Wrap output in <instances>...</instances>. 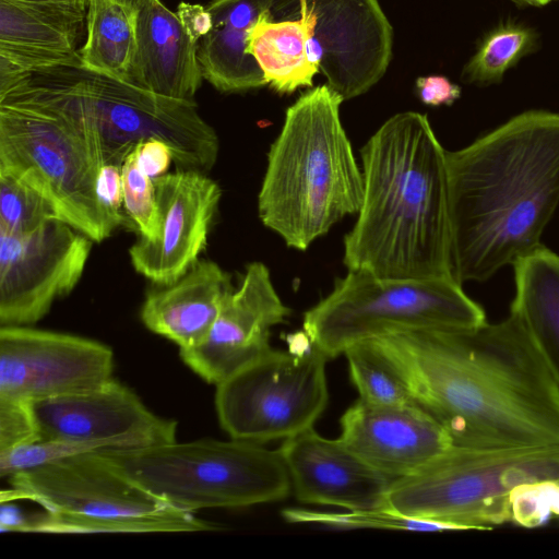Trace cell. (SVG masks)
I'll use <instances>...</instances> for the list:
<instances>
[{"label": "cell", "instance_id": "6da1fadb", "mask_svg": "<svg viewBox=\"0 0 559 559\" xmlns=\"http://www.w3.org/2000/svg\"><path fill=\"white\" fill-rule=\"evenodd\" d=\"M456 445L559 447V374L515 312L472 329L365 341Z\"/></svg>", "mask_w": 559, "mask_h": 559}, {"label": "cell", "instance_id": "7a4b0ae2", "mask_svg": "<svg viewBox=\"0 0 559 559\" xmlns=\"http://www.w3.org/2000/svg\"><path fill=\"white\" fill-rule=\"evenodd\" d=\"M452 275L485 282L543 243L559 205V112H521L447 151Z\"/></svg>", "mask_w": 559, "mask_h": 559}, {"label": "cell", "instance_id": "3957f363", "mask_svg": "<svg viewBox=\"0 0 559 559\" xmlns=\"http://www.w3.org/2000/svg\"><path fill=\"white\" fill-rule=\"evenodd\" d=\"M360 152L364 198L344 238L348 271L386 280L453 277L447 151L427 115L390 117Z\"/></svg>", "mask_w": 559, "mask_h": 559}, {"label": "cell", "instance_id": "277c9868", "mask_svg": "<svg viewBox=\"0 0 559 559\" xmlns=\"http://www.w3.org/2000/svg\"><path fill=\"white\" fill-rule=\"evenodd\" d=\"M343 100L328 84L310 87L287 108L267 153L259 217L297 250L361 207L364 176L341 122Z\"/></svg>", "mask_w": 559, "mask_h": 559}, {"label": "cell", "instance_id": "5b68a950", "mask_svg": "<svg viewBox=\"0 0 559 559\" xmlns=\"http://www.w3.org/2000/svg\"><path fill=\"white\" fill-rule=\"evenodd\" d=\"M76 79H35L40 95L83 140L96 165L121 166L148 139L167 143L188 169L210 170L219 142L197 103L167 97L109 76L83 71Z\"/></svg>", "mask_w": 559, "mask_h": 559}, {"label": "cell", "instance_id": "8992f818", "mask_svg": "<svg viewBox=\"0 0 559 559\" xmlns=\"http://www.w3.org/2000/svg\"><path fill=\"white\" fill-rule=\"evenodd\" d=\"M1 501L31 500L24 533H183L219 526L151 493L100 451L83 452L11 475Z\"/></svg>", "mask_w": 559, "mask_h": 559}, {"label": "cell", "instance_id": "52a82bcc", "mask_svg": "<svg viewBox=\"0 0 559 559\" xmlns=\"http://www.w3.org/2000/svg\"><path fill=\"white\" fill-rule=\"evenodd\" d=\"M121 473L173 506L245 508L276 502L292 493L280 450L230 438L99 450Z\"/></svg>", "mask_w": 559, "mask_h": 559}, {"label": "cell", "instance_id": "ba28073f", "mask_svg": "<svg viewBox=\"0 0 559 559\" xmlns=\"http://www.w3.org/2000/svg\"><path fill=\"white\" fill-rule=\"evenodd\" d=\"M98 169L31 78L0 96V173L38 191L63 222L96 242L119 226L98 199Z\"/></svg>", "mask_w": 559, "mask_h": 559}, {"label": "cell", "instance_id": "9c48e42d", "mask_svg": "<svg viewBox=\"0 0 559 559\" xmlns=\"http://www.w3.org/2000/svg\"><path fill=\"white\" fill-rule=\"evenodd\" d=\"M540 479L559 480V447L454 445L419 472L393 480L385 508L451 531L490 530L510 523V491Z\"/></svg>", "mask_w": 559, "mask_h": 559}, {"label": "cell", "instance_id": "30bf717a", "mask_svg": "<svg viewBox=\"0 0 559 559\" xmlns=\"http://www.w3.org/2000/svg\"><path fill=\"white\" fill-rule=\"evenodd\" d=\"M486 314L453 277L386 280L348 271L332 292L305 312L304 331L328 359L360 342L421 329L463 330Z\"/></svg>", "mask_w": 559, "mask_h": 559}, {"label": "cell", "instance_id": "8fae6325", "mask_svg": "<svg viewBox=\"0 0 559 559\" xmlns=\"http://www.w3.org/2000/svg\"><path fill=\"white\" fill-rule=\"evenodd\" d=\"M326 361L305 331L290 335L289 350L272 348L216 385L222 428L233 439L259 444L312 428L329 400Z\"/></svg>", "mask_w": 559, "mask_h": 559}, {"label": "cell", "instance_id": "7c38bea8", "mask_svg": "<svg viewBox=\"0 0 559 559\" xmlns=\"http://www.w3.org/2000/svg\"><path fill=\"white\" fill-rule=\"evenodd\" d=\"M92 240L61 219L27 235L0 229V324L31 325L81 280Z\"/></svg>", "mask_w": 559, "mask_h": 559}, {"label": "cell", "instance_id": "4fadbf2b", "mask_svg": "<svg viewBox=\"0 0 559 559\" xmlns=\"http://www.w3.org/2000/svg\"><path fill=\"white\" fill-rule=\"evenodd\" d=\"M114 372V353L100 342L34 329L0 328V399L33 403L94 389Z\"/></svg>", "mask_w": 559, "mask_h": 559}, {"label": "cell", "instance_id": "5bb4252c", "mask_svg": "<svg viewBox=\"0 0 559 559\" xmlns=\"http://www.w3.org/2000/svg\"><path fill=\"white\" fill-rule=\"evenodd\" d=\"M32 408L39 440L84 443L97 451L176 441L177 423L154 414L115 378L91 390L33 402Z\"/></svg>", "mask_w": 559, "mask_h": 559}, {"label": "cell", "instance_id": "9a60e30c", "mask_svg": "<svg viewBox=\"0 0 559 559\" xmlns=\"http://www.w3.org/2000/svg\"><path fill=\"white\" fill-rule=\"evenodd\" d=\"M316 23L309 62L344 99L366 93L385 73L393 29L378 0H305Z\"/></svg>", "mask_w": 559, "mask_h": 559}, {"label": "cell", "instance_id": "2e32d148", "mask_svg": "<svg viewBox=\"0 0 559 559\" xmlns=\"http://www.w3.org/2000/svg\"><path fill=\"white\" fill-rule=\"evenodd\" d=\"M289 314L267 266L251 262L239 287L225 298L204 341L180 349V357L198 376L217 385L267 354L271 329Z\"/></svg>", "mask_w": 559, "mask_h": 559}, {"label": "cell", "instance_id": "e0dca14e", "mask_svg": "<svg viewBox=\"0 0 559 559\" xmlns=\"http://www.w3.org/2000/svg\"><path fill=\"white\" fill-rule=\"evenodd\" d=\"M160 233L130 247L133 269L155 285L182 276L204 250L221 200V188L203 171L185 169L154 179Z\"/></svg>", "mask_w": 559, "mask_h": 559}, {"label": "cell", "instance_id": "ac0fdd59", "mask_svg": "<svg viewBox=\"0 0 559 559\" xmlns=\"http://www.w3.org/2000/svg\"><path fill=\"white\" fill-rule=\"evenodd\" d=\"M340 424V439L394 480L419 472L456 445L448 430L415 403L378 405L359 399Z\"/></svg>", "mask_w": 559, "mask_h": 559}, {"label": "cell", "instance_id": "d6986e66", "mask_svg": "<svg viewBox=\"0 0 559 559\" xmlns=\"http://www.w3.org/2000/svg\"><path fill=\"white\" fill-rule=\"evenodd\" d=\"M278 450L299 502L345 510L385 508L394 479L369 465L340 438L328 439L312 427L284 440Z\"/></svg>", "mask_w": 559, "mask_h": 559}, {"label": "cell", "instance_id": "ffe728a7", "mask_svg": "<svg viewBox=\"0 0 559 559\" xmlns=\"http://www.w3.org/2000/svg\"><path fill=\"white\" fill-rule=\"evenodd\" d=\"M157 286L145 294L141 320L179 349L204 341L225 298L234 290L230 275L211 260H199L174 283Z\"/></svg>", "mask_w": 559, "mask_h": 559}, {"label": "cell", "instance_id": "44dd1931", "mask_svg": "<svg viewBox=\"0 0 559 559\" xmlns=\"http://www.w3.org/2000/svg\"><path fill=\"white\" fill-rule=\"evenodd\" d=\"M136 56L130 84L193 102L203 79L198 43L185 31L177 13L160 0L138 11Z\"/></svg>", "mask_w": 559, "mask_h": 559}, {"label": "cell", "instance_id": "7402d4cb", "mask_svg": "<svg viewBox=\"0 0 559 559\" xmlns=\"http://www.w3.org/2000/svg\"><path fill=\"white\" fill-rule=\"evenodd\" d=\"M271 0H212V29L198 44L203 79L222 93H240L266 85L255 60L247 52L250 27Z\"/></svg>", "mask_w": 559, "mask_h": 559}, {"label": "cell", "instance_id": "603a6c76", "mask_svg": "<svg viewBox=\"0 0 559 559\" xmlns=\"http://www.w3.org/2000/svg\"><path fill=\"white\" fill-rule=\"evenodd\" d=\"M511 266L510 310L525 321L559 374V255L542 245Z\"/></svg>", "mask_w": 559, "mask_h": 559}, {"label": "cell", "instance_id": "cb8c5ba5", "mask_svg": "<svg viewBox=\"0 0 559 559\" xmlns=\"http://www.w3.org/2000/svg\"><path fill=\"white\" fill-rule=\"evenodd\" d=\"M86 13L79 3L0 0V44L79 51Z\"/></svg>", "mask_w": 559, "mask_h": 559}, {"label": "cell", "instance_id": "d4e9b609", "mask_svg": "<svg viewBox=\"0 0 559 559\" xmlns=\"http://www.w3.org/2000/svg\"><path fill=\"white\" fill-rule=\"evenodd\" d=\"M136 9L117 0H90L82 70L130 83L136 56Z\"/></svg>", "mask_w": 559, "mask_h": 559}, {"label": "cell", "instance_id": "484cf974", "mask_svg": "<svg viewBox=\"0 0 559 559\" xmlns=\"http://www.w3.org/2000/svg\"><path fill=\"white\" fill-rule=\"evenodd\" d=\"M538 47V34L513 20L502 21L477 44L462 70V80L481 86L500 83L504 73Z\"/></svg>", "mask_w": 559, "mask_h": 559}, {"label": "cell", "instance_id": "4316f807", "mask_svg": "<svg viewBox=\"0 0 559 559\" xmlns=\"http://www.w3.org/2000/svg\"><path fill=\"white\" fill-rule=\"evenodd\" d=\"M344 355L360 400L378 405L415 403L400 378L366 342L348 347Z\"/></svg>", "mask_w": 559, "mask_h": 559}, {"label": "cell", "instance_id": "83f0119b", "mask_svg": "<svg viewBox=\"0 0 559 559\" xmlns=\"http://www.w3.org/2000/svg\"><path fill=\"white\" fill-rule=\"evenodd\" d=\"M283 518L290 523H312L343 528H381L416 532L451 531L447 525L416 520L389 508L322 512L308 509H284Z\"/></svg>", "mask_w": 559, "mask_h": 559}, {"label": "cell", "instance_id": "f1b7e54d", "mask_svg": "<svg viewBox=\"0 0 559 559\" xmlns=\"http://www.w3.org/2000/svg\"><path fill=\"white\" fill-rule=\"evenodd\" d=\"M53 219L61 218L45 197L19 179L0 173V229L27 235Z\"/></svg>", "mask_w": 559, "mask_h": 559}, {"label": "cell", "instance_id": "f546056e", "mask_svg": "<svg viewBox=\"0 0 559 559\" xmlns=\"http://www.w3.org/2000/svg\"><path fill=\"white\" fill-rule=\"evenodd\" d=\"M121 183L127 217L141 238L155 240L160 233V216L154 179L139 165L134 148L121 164Z\"/></svg>", "mask_w": 559, "mask_h": 559}, {"label": "cell", "instance_id": "4dcf8cb0", "mask_svg": "<svg viewBox=\"0 0 559 559\" xmlns=\"http://www.w3.org/2000/svg\"><path fill=\"white\" fill-rule=\"evenodd\" d=\"M82 70L79 51H58L0 44V96L36 75L56 70Z\"/></svg>", "mask_w": 559, "mask_h": 559}, {"label": "cell", "instance_id": "1f68e13d", "mask_svg": "<svg viewBox=\"0 0 559 559\" xmlns=\"http://www.w3.org/2000/svg\"><path fill=\"white\" fill-rule=\"evenodd\" d=\"M510 523L534 528L559 519V480L521 484L509 493Z\"/></svg>", "mask_w": 559, "mask_h": 559}, {"label": "cell", "instance_id": "d6a6232c", "mask_svg": "<svg viewBox=\"0 0 559 559\" xmlns=\"http://www.w3.org/2000/svg\"><path fill=\"white\" fill-rule=\"evenodd\" d=\"M39 440L32 403L0 399V452Z\"/></svg>", "mask_w": 559, "mask_h": 559}, {"label": "cell", "instance_id": "836d02e7", "mask_svg": "<svg viewBox=\"0 0 559 559\" xmlns=\"http://www.w3.org/2000/svg\"><path fill=\"white\" fill-rule=\"evenodd\" d=\"M96 191L98 199L107 213L120 226L131 221L122 214L123 197L121 183V166L103 165L97 173Z\"/></svg>", "mask_w": 559, "mask_h": 559}, {"label": "cell", "instance_id": "e575fe53", "mask_svg": "<svg viewBox=\"0 0 559 559\" xmlns=\"http://www.w3.org/2000/svg\"><path fill=\"white\" fill-rule=\"evenodd\" d=\"M415 85L421 103L433 107L451 106L462 94L460 85L440 74L418 76Z\"/></svg>", "mask_w": 559, "mask_h": 559}, {"label": "cell", "instance_id": "d590c367", "mask_svg": "<svg viewBox=\"0 0 559 559\" xmlns=\"http://www.w3.org/2000/svg\"><path fill=\"white\" fill-rule=\"evenodd\" d=\"M138 163L153 179L167 174L174 154L170 146L162 140L148 139L134 146Z\"/></svg>", "mask_w": 559, "mask_h": 559}, {"label": "cell", "instance_id": "8d00e7d4", "mask_svg": "<svg viewBox=\"0 0 559 559\" xmlns=\"http://www.w3.org/2000/svg\"><path fill=\"white\" fill-rule=\"evenodd\" d=\"M176 13L187 34L198 44L212 29V15L206 7L181 2Z\"/></svg>", "mask_w": 559, "mask_h": 559}, {"label": "cell", "instance_id": "74e56055", "mask_svg": "<svg viewBox=\"0 0 559 559\" xmlns=\"http://www.w3.org/2000/svg\"><path fill=\"white\" fill-rule=\"evenodd\" d=\"M27 521V513L23 512L11 501H1L0 506V531L24 533Z\"/></svg>", "mask_w": 559, "mask_h": 559}, {"label": "cell", "instance_id": "f35d334b", "mask_svg": "<svg viewBox=\"0 0 559 559\" xmlns=\"http://www.w3.org/2000/svg\"><path fill=\"white\" fill-rule=\"evenodd\" d=\"M130 8H133V9H136V10H140L141 8H143L144 5H146L147 3L154 1V0H117Z\"/></svg>", "mask_w": 559, "mask_h": 559}, {"label": "cell", "instance_id": "ab89813d", "mask_svg": "<svg viewBox=\"0 0 559 559\" xmlns=\"http://www.w3.org/2000/svg\"><path fill=\"white\" fill-rule=\"evenodd\" d=\"M520 4L531 5V7H544L550 2L559 1V0H513Z\"/></svg>", "mask_w": 559, "mask_h": 559}, {"label": "cell", "instance_id": "60d3db41", "mask_svg": "<svg viewBox=\"0 0 559 559\" xmlns=\"http://www.w3.org/2000/svg\"><path fill=\"white\" fill-rule=\"evenodd\" d=\"M29 1H48V2H68V3H79L88 7L90 0H29Z\"/></svg>", "mask_w": 559, "mask_h": 559}]
</instances>
